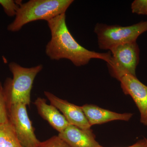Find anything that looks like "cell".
Returning a JSON list of instances; mask_svg holds the SVG:
<instances>
[{
  "mask_svg": "<svg viewBox=\"0 0 147 147\" xmlns=\"http://www.w3.org/2000/svg\"><path fill=\"white\" fill-rule=\"evenodd\" d=\"M110 52L111 57L107 65L111 76L119 81L127 74L136 76L140 55L137 41L119 45Z\"/></svg>",
  "mask_w": 147,
  "mask_h": 147,
  "instance_id": "cell-5",
  "label": "cell"
},
{
  "mask_svg": "<svg viewBox=\"0 0 147 147\" xmlns=\"http://www.w3.org/2000/svg\"><path fill=\"white\" fill-rule=\"evenodd\" d=\"M47 23L51 37L45 46V52L50 59H66L77 67L86 65L93 59L102 60L107 63L110 62V52L99 53L90 51L76 41L67 26L65 13L56 16Z\"/></svg>",
  "mask_w": 147,
  "mask_h": 147,
  "instance_id": "cell-1",
  "label": "cell"
},
{
  "mask_svg": "<svg viewBox=\"0 0 147 147\" xmlns=\"http://www.w3.org/2000/svg\"><path fill=\"white\" fill-rule=\"evenodd\" d=\"M9 121L8 108L3 86L0 82V123Z\"/></svg>",
  "mask_w": 147,
  "mask_h": 147,
  "instance_id": "cell-14",
  "label": "cell"
},
{
  "mask_svg": "<svg viewBox=\"0 0 147 147\" xmlns=\"http://www.w3.org/2000/svg\"><path fill=\"white\" fill-rule=\"evenodd\" d=\"M119 81L125 94L130 95L137 105L140 113V121L147 125V86L136 76L129 74L123 76Z\"/></svg>",
  "mask_w": 147,
  "mask_h": 147,
  "instance_id": "cell-7",
  "label": "cell"
},
{
  "mask_svg": "<svg viewBox=\"0 0 147 147\" xmlns=\"http://www.w3.org/2000/svg\"><path fill=\"white\" fill-rule=\"evenodd\" d=\"M73 0H30L22 3L15 18L7 27L11 32L19 31L25 25L38 20L47 22L56 16L65 13Z\"/></svg>",
  "mask_w": 147,
  "mask_h": 147,
  "instance_id": "cell-2",
  "label": "cell"
},
{
  "mask_svg": "<svg viewBox=\"0 0 147 147\" xmlns=\"http://www.w3.org/2000/svg\"><path fill=\"white\" fill-rule=\"evenodd\" d=\"M34 104L40 117L47 121L59 133L63 131L70 125L57 108L52 104H47V100L45 98H37Z\"/></svg>",
  "mask_w": 147,
  "mask_h": 147,
  "instance_id": "cell-11",
  "label": "cell"
},
{
  "mask_svg": "<svg viewBox=\"0 0 147 147\" xmlns=\"http://www.w3.org/2000/svg\"><path fill=\"white\" fill-rule=\"evenodd\" d=\"M147 31V21L128 26L98 24L94 27L99 48L111 51L126 43L137 41L139 36Z\"/></svg>",
  "mask_w": 147,
  "mask_h": 147,
  "instance_id": "cell-4",
  "label": "cell"
},
{
  "mask_svg": "<svg viewBox=\"0 0 147 147\" xmlns=\"http://www.w3.org/2000/svg\"><path fill=\"white\" fill-rule=\"evenodd\" d=\"M9 68L13 78H7L4 84L8 108L14 104L21 103L29 106L31 102V92L37 75L42 70L40 64L31 67L21 66L15 62L10 63Z\"/></svg>",
  "mask_w": 147,
  "mask_h": 147,
  "instance_id": "cell-3",
  "label": "cell"
},
{
  "mask_svg": "<svg viewBox=\"0 0 147 147\" xmlns=\"http://www.w3.org/2000/svg\"><path fill=\"white\" fill-rule=\"evenodd\" d=\"M0 147H23L9 121L0 123Z\"/></svg>",
  "mask_w": 147,
  "mask_h": 147,
  "instance_id": "cell-12",
  "label": "cell"
},
{
  "mask_svg": "<svg viewBox=\"0 0 147 147\" xmlns=\"http://www.w3.org/2000/svg\"><path fill=\"white\" fill-rule=\"evenodd\" d=\"M22 3L23 2L20 0H0V5L2 7L6 14L10 17L16 16L17 10Z\"/></svg>",
  "mask_w": 147,
  "mask_h": 147,
  "instance_id": "cell-13",
  "label": "cell"
},
{
  "mask_svg": "<svg viewBox=\"0 0 147 147\" xmlns=\"http://www.w3.org/2000/svg\"><path fill=\"white\" fill-rule=\"evenodd\" d=\"M81 107L91 126L113 121H128L133 115L130 113H115L95 105L86 104Z\"/></svg>",
  "mask_w": 147,
  "mask_h": 147,
  "instance_id": "cell-10",
  "label": "cell"
},
{
  "mask_svg": "<svg viewBox=\"0 0 147 147\" xmlns=\"http://www.w3.org/2000/svg\"><path fill=\"white\" fill-rule=\"evenodd\" d=\"M37 147H70L59 136H54L44 142H40Z\"/></svg>",
  "mask_w": 147,
  "mask_h": 147,
  "instance_id": "cell-15",
  "label": "cell"
},
{
  "mask_svg": "<svg viewBox=\"0 0 147 147\" xmlns=\"http://www.w3.org/2000/svg\"><path fill=\"white\" fill-rule=\"evenodd\" d=\"M44 94L50 101V104L61 112L70 125L84 129L91 128V126L81 106L61 99L49 92H44Z\"/></svg>",
  "mask_w": 147,
  "mask_h": 147,
  "instance_id": "cell-8",
  "label": "cell"
},
{
  "mask_svg": "<svg viewBox=\"0 0 147 147\" xmlns=\"http://www.w3.org/2000/svg\"><path fill=\"white\" fill-rule=\"evenodd\" d=\"M125 147H147V139L144 138V139H141L138 141L137 143L131 146Z\"/></svg>",
  "mask_w": 147,
  "mask_h": 147,
  "instance_id": "cell-17",
  "label": "cell"
},
{
  "mask_svg": "<svg viewBox=\"0 0 147 147\" xmlns=\"http://www.w3.org/2000/svg\"><path fill=\"white\" fill-rule=\"evenodd\" d=\"M8 118L23 147H38L40 142L35 134L27 105L21 103L11 105L8 108Z\"/></svg>",
  "mask_w": 147,
  "mask_h": 147,
  "instance_id": "cell-6",
  "label": "cell"
},
{
  "mask_svg": "<svg viewBox=\"0 0 147 147\" xmlns=\"http://www.w3.org/2000/svg\"><path fill=\"white\" fill-rule=\"evenodd\" d=\"M58 136L70 147H102L91 128L84 129L69 125Z\"/></svg>",
  "mask_w": 147,
  "mask_h": 147,
  "instance_id": "cell-9",
  "label": "cell"
},
{
  "mask_svg": "<svg viewBox=\"0 0 147 147\" xmlns=\"http://www.w3.org/2000/svg\"><path fill=\"white\" fill-rule=\"evenodd\" d=\"M132 13L147 16V0H135L131 4Z\"/></svg>",
  "mask_w": 147,
  "mask_h": 147,
  "instance_id": "cell-16",
  "label": "cell"
}]
</instances>
